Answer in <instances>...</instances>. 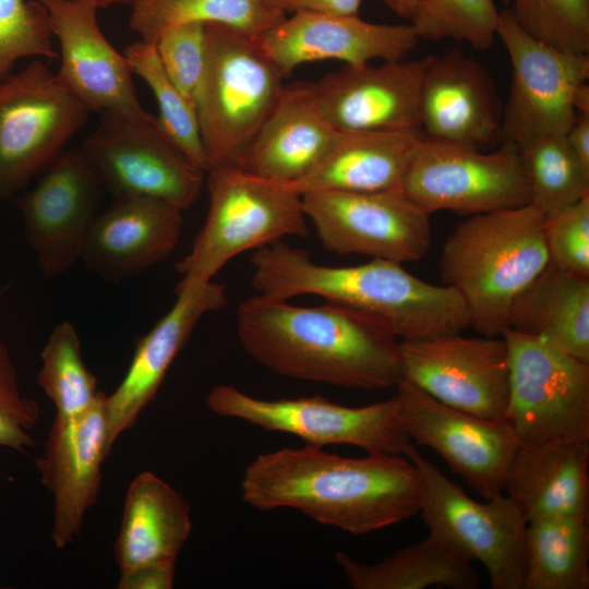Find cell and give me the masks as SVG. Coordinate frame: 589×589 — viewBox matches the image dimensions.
<instances>
[{"instance_id": "cell-1", "label": "cell", "mask_w": 589, "mask_h": 589, "mask_svg": "<svg viewBox=\"0 0 589 589\" xmlns=\"http://www.w3.org/2000/svg\"><path fill=\"white\" fill-rule=\"evenodd\" d=\"M421 492L420 472L407 457L349 458L309 444L257 455L241 480L243 502L256 509H297L351 534L419 514Z\"/></svg>"}, {"instance_id": "cell-2", "label": "cell", "mask_w": 589, "mask_h": 589, "mask_svg": "<svg viewBox=\"0 0 589 589\" xmlns=\"http://www.w3.org/2000/svg\"><path fill=\"white\" fill-rule=\"evenodd\" d=\"M237 334L253 360L286 377L365 390L401 380L398 337L346 304L298 306L256 294L239 305Z\"/></svg>"}, {"instance_id": "cell-3", "label": "cell", "mask_w": 589, "mask_h": 589, "mask_svg": "<svg viewBox=\"0 0 589 589\" xmlns=\"http://www.w3.org/2000/svg\"><path fill=\"white\" fill-rule=\"evenodd\" d=\"M251 263L257 294L283 300L312 294L346 304L383 322L400 341L460 334L470 326L466 302L455 289L426 283L398 262L327 266L281 240L255 250Z\"/></svg>"}, {"instance_id": "cell-4", "label": "cell", "mask_w": 589, "mask_h": 589, "mask_svg": "<svg viewBox=\"0 0 589 589\" xmlns=\"http://www.w3.org/2000/svg\"><path fill=\"white\" fill-rule=\"evenodd\" d=\"M544 223L527 204L471 215L447 237L441 279L462 297L480 335L502 336L514 301L550 262Z\"/></svg>"}, {"instance_id": "cell-5", "label": "cell", "mask_w": 589, "mask_h": 589, "mask_svg": "<svg viewBox=\"0 0 589 589\" xmlns=\"http://www.w3.org/2000/svg\"><path fill=\"white\" fill-rule=\"evenodd\" d=\"M205 34L206 63L194 106L209 170L240 165L279 98L284 76L259 37L216 23L205 24Z\"/></svg>"}, {"instance_id": "cell-6", "label": "cell", "mask_w": 589, "mask_h": 589, "mask_svg": "<svg viewBox=\"0 0 589 589\" xmlns=\"http://www.w3.org/2000/svg\"><path fill=\"white\" fill-rule=\"evenodd\" d=\"M208 212L190 252L176 265L185 281H209L233 257L286 237L308 235L302 195L239 166L206 171Z\"/></svg>"}, {"instance_id": "cell-7", "label": "cell", "mask_w": 589, "mask_h": 589, "mask_svg": "<svg viewBox=\"0 0 589 589\" xmlns=\"http://www.w3.org/2000/svg\"><path fill=\"white\" fill-rule=\"evenodd\" d=\"M404 456L421 477V515L429 532L481 563L493 589H522L527 520L503 492L479 502L446 477L411 443Z\"/></svg>"}, {"instance_id": "cell-8", "label": "cell", "mask_w": 589, "mask_h": 589, "mask_svg": "<svg viewBox=\"0 0 589 589\" xmlns=\"http://www.w3.org/2000/svg\"><path fill=\"white\" fill-rule=\"evenodd\" d=\"M89 112L38 58L0 80V203L65 149Z\"/></svg>"}, {"instance_id": "cell-9", "label": "cell", "mask_w": 589, "mask_h": 589, "mask_svg": "<svg viewBox=\"0 0 589 589\" xmlns=\"http://www.w3.org/2000/svg\"><path fill=\"white\" fill-rule=\"evenodd\" d=\"M212 412L269 432L297 436L309 445H351L368 454L404 456L411 444L396 396L362 407L323 397L261 399L231 385H217L206 397Z\"/></svg>"}, {"instance_id": "cell-10", "label": "cell", "mask_w": 589, "mask_h": 589, "mask_svg": "<svg viewBox=\"0 0 589 589\" xmlns=\"http://www.w3.org/2000/svg\"><path fill=\"white\" fill-rule=\"evenodd\" d=\"M79 148L113 199L153 197L185 211L197 201L205 181L206 172L168 140L153 115L100 113Z\"/></svg>"}, {"instance_id": "cell-11", "label": "cell", "mask_w": 589, "mask_h": 589, "mask_svg": "<svg viewBox=\"0 0 589 589\" xmlns=\"http://www.w3.org/2000/svg\"><path fill=\"white\" fill-rule=\"evenodd\" d=\"M509 387L505 420L522 444L589 441V363L507 328Z\"/></svg>"}, {"instance_id": "cell-12", "label": "cell", "mask_w": 589, "mask_h": 589, "mask_svg": "<svg viewBox=\"0 0 589 589\" xmlns=\"http://www.w3.org/2000/svg\"><path fill=\"white\" fill-rule=\"evenodd\" d=\"M496 37L512 64L501 142L520 146L539 137L565 135L577 116V93L588 83V53L562 50L532 37L509 9L500 12Z\"/></svg>"}, {"instance_id": "cell-13", "label": "cell", "mask_w": 589, "mask_h": 589, "mask_svg": "<svg viewBox=\"0 0 589 589\" xmlns=\"http://www.w3.org/2000/svg\"><path fill=\"white\" fill-rule=\"evenodd\" d=\"M401 192L429 215H476L529 204L518 147L509 142L489 153L421 139Z\"/></svg>"}, {"instance_id": "cell-14", "label": "cell", "mask_w": 589, "mask_h": 589, "mask_svg": "<svg viewBox=\"0 0 589 589\" xmlns=\"http://www.w3.org/2000/svg\"><path fill=\"white\" fill-rule=\"evenodd\" d=\"M302 195L308 220L325 249L398 263L430 250V216L401 191H311Z\"/></svg>"}, {"instance_id": "cell-15", "label": "cell", "mask_w": 589, "mask_h": 589, "mask_svg": "<svg viewBox=\"0 0 589 589\" xmlns=\"http://www.w3.org/2000/svg\"><path fill=\"white\" fill-rule=\"evenodd\" d=\"M105 190L79 147L64 149L15 197L41 275L59 277L81 259Z\"/></svg>"}, {"instance_id": "cell-16", "label": "cell", "mask_w": 589, "mask_h": 589, "mask_svg": "<svg viewBox=\"0 0 589 589\" xmlns=\"http://www.w3.org/2000/svg\"><path fill=\"white\" fill-rule=\"evenodd\" d=\"M401 380L437 401L486 419H505L508 348L502 336L460 334L400 341Z\"/></svg>"}, {"instance_id": "cell-17", "label": "cell", "mask_w": 589, "mask_h": 589, "mask_svg": "<svg viewBox=\"0 0 589 589\" xmlns=\"http://www.w3.org/2000/svg\"><path fill=\"white\" fill-rule=\"evenodd\" d=\"M396 387L410 441L435 450L484 500L502 493L520 445L509 423L446 406L405 380Z\"/></svg>"}, {"instance_id": "cell-18", "label": "cell", "mask_w": 589, "mask_h": 589, "mask_svg": "<svg viewBox=\"0 0 589 589\" xmlns=\"http://www.w3.org/2000/svg\"><path fill=\"white\" fill-rule=\"evenodd\" d=\"M430 59L345 65L314 83L318 107L337 131L422 136L419 98Z\"/></svg>"}, {"instance_id": "cell-19", "label": "cell", "mask_w": 589, "mask_h": 589, "mask_svg": "<svg viewBox=\"0 0 589 589\" xmlns=\"http://www.w3.org/2000/svg\"><path fill=\"white\" fill-rule=\"evenodd\" d=\"M48 11L60 45L56 73L63 86L89 111L143 118L132 70L123 53L108 41L97 22V9L77 0H37Z\"/></svg>"}, {"instance_id": "cell-20", "label": "cell", "mask_w": 589, "mask_h": 589, "mask_svg": "<svg viewBox=\"0 0 589 589\" xmlns=\"http://www.w3.org/2000/svg\"><path fill=\"white\" fill-rule=\"evenodd\" d=\"M176 297L168 312L137 339L124 377L115 392L107 395L109 452L120 434L135 424L141 412L155 398L170 365L200 320L228 302L226 286L214 280H180Z\"/></svg>"}, {"instance_id": "cell-21", "label": "cell", "mask_w": 589, "mask_h": 589, "mask_svg": "<svg viewBox=\"0 0 589 589\" xmlns=\"http://www.w3.org/2000/svg\"><path fill=\"white\" fill-rule=\"evenodd\" d=\"M419 41L411 24H378L358 15L297 13L259 36V43L288 76L308 62L337 60L362 65L402 60Z\"/></svg>"}, {"instance_id": "cell-22", "label": "cell", "mask_w": 589, "mask_h": 589, "mask_svg": "<svg viewBox=\"0 0 589 589\" xmlns=\"http://www.w3.org/2000/svg\"><path fill=\"white\" fill-rule=\"evenodd\" d=\"M503 106L489 71L459 50L431 56L419 98L422 139L481 149L501 141Z\"/></svg>"}, {"instance_id": "cell-23", "label": "cell", "mask_w": 589, "mask_h": 589, "mask_svg": "<svg viewBox=\"0 0 589 589\" xmlns=\"http://www.w3.org/2000/svg\"><path fill=\"white\" fill-rule=\"evenodd\" d=\"M107 395L99 392L81 416L53 420L45 452L36 460L55 500L51 539L63 549L80 534L86 510L97 500L107 447Z\"/></svg>"}, {"instance_id": "cell-24", "label": "cell", "mask_w": 589, "mask_h": 589, "mask_svg": "<svg viewBox=\"0 0 589 589\" xmlns=\"http://www.w3.org/2000/svg\"><path fill=\"white\" fill-rule=\"evenodd\" d=\"M182 212L153 197L113 199L95 217L80 261L88 272L110 283L142 274L167 259L179 243Z\"/></svg>"}, {"instance_id": "cell-25", "label": "cell", "mask_w": 589, "mask_h": 589, "mask_svg": "<svg viewBox=\"0 0 589 589\" xmlns=\"http://www.w3.org/2000/svg\"><path fill=\"white\" fill-rule=\"evenodd\" d=\"M337 132L318 107L314 84L284 85L239 167L292 185L315 168Z\"/></svg>"}, {"instance_id": "cell-26", "label": "cell", "mask_w": 589, "mask_h": 589, "mask_svg": "<svg viewBox=\"0 0 589 589\" xmlns=\"http://www.w3.org/2000/svg\"><path fill=\"white\" fill-rule=\"evenodd\" d=\"M502 492L527 522L589 514V441L552 438L518 446Z\"/></svg>"}, {"instance_id": "cell-27", "label": "cell", "mask_w": 589, "mask_h": 589, "mask_svg": "<svg viewBox=\"0 0 589 589\" xmlns=\"http://www.w3.org/2000/svg\"><path fill=\"white\" fill-rule=\"evenodd\" d=\"M421 139L410 133L338 131L315 168L288 187L300 194L401 191Z\"/></svg>"}, {"instance_id": "cell-28", "label": "cell", "mask_w": 589, "mask_h": 589, "mask_svg": "<svg viewBox=\"0 0 589 589\" xmlns=\"http://www.w3.org/2000/svg\"><path fill=\"white\" fill-rule=\"evenodd\" d=\"M190 507L180 492L149 471L129 485L115 545L121 573L176 562L191 532Z\"/></svg>"}, {"instance_id": "cell-29", "label": "cell", "mask_w": 589, "mask_h": 589, "mask_svg": "<svg viewBox=\"0 0 589 589\" xmlns=\"http://www.w3.org/2000/svg\"><path fill=\"white\" fill-rule=\"evenodd\" d=\"M508 328L589 363V278L550 261L514 301Z\"/></svg>"}, {"instance_id": "cell-30", "label": "cell", "mask_w": 589, "mask_h": 589, "mask_svg": "<svg viewBox=\"0 0 589 589\" xmlns=\"http://www.w3.org/2000/svg\"><path fill=\"white\" fill-rule=\"evenodd\" d=\"M335 558L353 589H474L479 585L472 562L432 532L375 564L358 562L340 551Z\"/></svg>"}, {"instance_id": "cell-31", "label": "cell", "mask_w": 589, "mask_h": 589, "mask_svg": "<svg viewBox=\"0 0 589 589\" xmlns=\"http://www.w3.org/2000/svg\"><path fill=\"white\" fill-rule=\"evenodd\" d=\"M522 589H588L587 515H556L527 522Z\"/></svg>"}, {"instance_id": "cell-32", "label": "cell", "mask_w": 589, "mask_h": 589, "mask_svg": "<svg viewBox=\"0 0 589 589\" xmlns=\"http://www.w3.org/2000/svg\"><path fill=\"white\" fill-rule=\"evenodd\" d=\"M130 27L154 44L166 28L183 23L223 24L259 37L287 16L263 0H133Z\"/></svg>"}, {"instance_id": "cell-33", "label": "cell", "mask_w": 589, "mask_h": 589, "mask_svg": "<svg viewBox=\"0 0 589 589\" xmlns=\"http://www.w3.org/2000/svg\"><path fill=\"white\" fill-rule=\"evenodd\" d=\"M529 187V204L545 219L589 195V169L564 135H551L517 146Z\"/></svg>"}, {"instance_id": "cell-34", "label": "cell", "mask_w": 589, "mask_h": 589, "mask_svg": "<svg viewBox=\"0 0 589 589\" xmlns=\"http://www.w3.org/2000/svg\"><path fill=\"white\" fill-rule=\"evenodd\" d=\"M123 56L133 74L151 88L159 109L157 122L168 140L196 167L208 170L197 115L167 75L154 44L137 40L127 46Z\"/></svg>"}, {"instance_id": "cell-35", "label": "cell", "mask_w": 589, "mask_h": 589, "mask_svg": "<svg viewBox=\"0 0 589 589\" xmlns=\"http://www.w3.org/2000/svg\"><path fill=\"white\" fill-rule=\"evenodd\" d=\"M38 385L56 407V420L65 421L84 413L96 400L97 378L86 368L81 340L68 321L57 324L40 353Z\"/></svg>"}, {"instance_id": "cell-36", "label": "cell", "mask_w": 589, "mask_h": 589, "mask_svg": "<svg viewBox=\"0 0 589 589\" xmlns=\"http://www.w3.org/2000/svg\"><path fill=\"white\" fill-rule=\"evenodd\" d=\"M500 12L494 0H420L410 22L419 39H455L489 49L496 38Z\"/></svg>"}, {"instance_id": "cell-37", "label": "cell", "mask_w": 589, "mask_h": 589, "mask_svg": "<svg viewBox=\"0 0 589 589\" xmlns=\"http://www.w3.org/2000/svg\"><path fill=\"white\" fill-rule=\"evenodd\" d=\"M518 25L562 50L588 53L589 0H509Z\"/></svg>"}, {"instance_id": "cell-38", "label": "cell", "mask_w": 589, "mask_h": 589, "mask_svg": "<svg viewBox=\"0 0 589 589\" xmlns=\"http://www.w3.org/2000/svg\"><path fill=\"white\" fill-rule=\"evenodd\" d=\"M47 9L37 0H0V80L24 58L53 59Z\"/></svg>"}, {"instance_id": "cell-39", "label": "cell", "mask_w": 589, "mask_h": 589, "mask_svg": "<svg viewBox=\"0 0 589 589\" xmlns=\"http://www.w3.org/2000/svg\"><path fill=\"white\" fill-rule=\"evenodd\" d=\"M154 45L167 75L194 105L206 63L205 24L170 26L159 34Z\"/></svg>"}, {"instance_id": "cell-40", "label": "cell", "mask_w": 589, "mask_h": 589, "mask_svg": "<svg viewBox=\"0 0 589 589\" xmlns=\"http://www.w3.org/2000/svg\"><path fill=\"white\" fill-rule=\"evenodd\" d=\"M544 239L551 262L589 278V195L545 219Z\"/></svg>"}, {"instance_id": "cell-41", "label": "cell", "mask_w": 589, "mask_h": 589, "mask_svg": "<svg viewBox=\"0 0 589 589\" xmlns=\"http://www.w3.org/2000/svg\"><path fill=\"white\" fill-rule=\"evenodd\" d=\"M38 404L23 396L9 349L0 338V446L25 452L33 446L29 431L39 419Z\"/></svg>"}, {"instance_id": "cell-42", "label": "cell", "mask_w": 589, "mask_h": 589, "mask_svg": "<svg viewBox=\"0 0 589 589\" xmlns=\"http://www.w3.org/2000/svg\"><path fill=\"white\" fill-rule=\"evenodd\" d=\"M362 0H263L265 5L283 14L317 13L358 15Z\"/></svg>"}, {"instance_id": "cell-43", "label": "cell", "mask_w": 589, "mask_h": 589, "mask_svg": "<svg viewBox=\"0 0 589 589\" xmlns=\"http://www.w3.org/2000/svg\"><path fill=\"white\" fill-rule=\"evenodd\" d=\"M176 562H161L121 573L119 589H170Z\"/></svg>"}, {"instance_id": "cell-44", "label": "cell", "mask_w": 589, "mask_h": 589, "mask_svg": "<svg viewBox=\"0 0 589 589\" xmlns=\"http://www.w3.org/2000/svg\"><path fill=\"white\" fill-rule=\"evenodd\" d=\"M564 136L575 155L589 169V115L578 113Z\"/></svg>"}, {"instance_id": "cell-45", "label": "cell", "mask_w": 589, "mask_h": 589, "mask_svg": "<svg viewBox=\"0 0 589 589\" xmlns=\"http://www.w3.org/2000/svg\"><path fill=\"white\" fill-rule=\"evenodd\" d=\"M397 15L408 21L416 16L420 0H383Z\"/></svg>"}, {"instance_id": "cell-46", "label": "cell", "mask_w": 589, "mask_h": 589, "mask_svg": "<svg viewBox=\"0 0 589 589\" xmlns=\"http://www.w3.org/2000/svg\"><path fill=\"white\" fill-rule=\"evenodd\" d=\"M94 7L95 9H105L115 4H131L133 0H77Z\"/></svg>"}, {"instance_id": "cell-47", "label": "cell", "mask_w": 589, "mask_h": 589, "mask_svg": "<svg viewBox=\"0 0 589 589\" xmlns=\"http://www.w3.org/2000/svg\"><path fill=\"white\" fill-rule=\"evenodd\" d=\"M504 4H509V0H501Z\"/></svg>"}]
</instances>
